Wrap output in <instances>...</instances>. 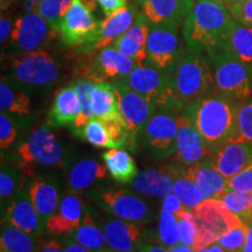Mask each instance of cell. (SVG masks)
Wrapping results in <instances>:
<instances>
[{
	"label": "cell",
	"instance_id": "1",
	"mask_svg": "<svg viewBox=\"0 0 252 252\" xmlns=\"http://www.w3.org/2000/svg\"><path fill=\"white\" fill-rule=\"evenodd\" d=\"M238 104L224 94L214 91L185 109L184 115L203 138L209 153L235 138Z\"/></svg>",
	"mask_w": 252,
	"mask_h": 252
},
{
	"label": "cell",
	"instance_id": "2",
	"mask_svg": "<svg viewBox=\"0 0 252 252\" xmlns=\"http://www.w3.org/2000/svg\"><path fill=\"white\" fill-rule=\"evenodd\" d=\"M232 15L225 4L195 0L182 25V37L189 52L207 55L220 48Z\"/></svg>",
	"mask_w": 252,
	"mask_h": 252
},
{
	"label": "cell",
	"instance_id": "3",
	"mask_svg": "<svg viewBox=\"0 0 252 252\" xmlns=\"http://www.w3.org/2000/svg\"><path fill=\"white\" fill-rule=\"evenodd\" d=\"M171 78L178 111H185L195 100L216 91L212 68L203 54L188 50L176 65Z\"/></svg>",
	"mask_w": 252,
	"mask_h": 252
},
{
	"label": "cell",
	"instance_id": "4",
	"mask_svg": "<svg viewBox=\"0 0 252 252\" xmlns=\"http://www.w3.org/2000/svg\"><path fill=\"white\" fill-rule=\"evenodd\" d=\"M217 93L237 103L252 97V68L219 48L207 54Z\"/></svg>",
	"mask_w": 252,
	"mask_h": 252
},
{
	"label": "cell",
	"instance_id": "5",
	"mask_svg": "<svg viewBox=\"0 0 252 252\" xmlns=\"http://www.w3.org/2000/svg\"><path fill=\"white\" fill-rule=\"evenodd\" d=\"M15 166L25 176H33L39 167L61 166L63 150L60 141L47 127H37L18 146Z\"/></svg>",
	"mask_w": 252,
	"mask_h": 252
},
{
	"label": "cell",
	"instance_id": "6",
	"mask_svg": "<svg viewBox=\"0 0 252 252\" xmlns=\"http://www.w3.org/2000/svg\"><path fill=\"white\" fill-rule=\"evenodd\" d=\"M191 212L197 228L196 241L193 247L196 252L216 243L222 236L244 224L243 220L219 198L203 200Z\"/></svg>",
	"mask_w": 252,
	"mask_h": 252
},
{
	"label": "cell",
	"instance_id": "7",
	"mask_svg": "<svg viewBox=\"0 0 252 252\" xmlns=\"http://www.w3.org/2000/svg\"><path fill=\"white\" fill-rule=\"evenodd\" d=\"M180 27L151 26L147 40L146 64L167 75L173 74L188 49L180 37Z\"/></svg>",
	"mask_w": 252,
	"mask_h": 252
},
{
	"label": "cell",
	"instance_id": "8",
	"mask_svg": "<svg viewBox=\"0 0 252 252\" xmlns=\"http://www.w3.org/2000/svg\"><path fill=\"white\" fill-rule=\"evenodd\" d=\"M124 81L131 89L149 99L157 109L178 111L169 75L145 63L143 65H135Z\"/></svg>",
	"mask_w": 252,
	"mask_h": 252
},
{
	"label": "cell",
	"instance_id": "9",
	"mask_svg": "<svg viewBox=\"0 0 252 252\" xmlns=\"http://www.w3.org/2000/svg\"><path fill=\"white\" fill-rule=\"evenodd\" d=\"M9 72L18 83L33 88L50 87L60 78L58 63L48 52L42 49L12 59Z\"/></svg>",
	"mask_w": 252,
	"mask_h": 252
},
{
	"label": "cell",
	"instance_id": "10",
	"mask_svg": "<svg viewBox=\"0 0 252 252\" xmlns=\"http://www.w3.org/2000/svg\"><path fill=\"white\" fill-rule=\"evenodd\" d=\"M56 31L37 12H28L14 21L8 46L15 55L36 52L46 47Z\"/></svg>",
	"mask_w": 252,
	"mask_h": 252
},
{
	"label": "cell",
	"instance_id": "11",
	"mask_svg": "<svg viewBox=\"0 0 252 252\" xmlns=\"http://www.w3.org/2000/svg\"><path fill=\"white\" fill-rule=\"evenodd\" d=\"M90 198L117 219L134 223H145L151 219L149 204L137 195L123 189H94Z\"/></svg>",
	"mask_w": 252,
	"mask_h": 252
},
{
	"label": "cell",
	"instance_id": "12",
	"mask_svg": "<svg viewBox=\"0 0 252 252\" xmlns=\"http://www.w3.org/2000/svg\"><path fill=\"white\" fill-rule=\"evenodd\" d=\"M102 21L94 17L93 9L84 0H74L63 18L59 33L68 46H83L96 36Z\"/></svg>",
	"mask_w": 252,
	"mask_h": 252
},
{
	"label": "cell",
	"instance_id": "13",
	"mask_svg": "<svg viewBox=\"0 0 252 252\" xmlns=\"http://www.w3.org/2000/svg\"><path fill=\"white\" fill-rule=\"evenodd\" d=\"M178 116L167 111L153 115L145 125L144 145L157 159H166L175 153Z\"/></svg>",
	"mask_w": 252,
	"mask_h": 252
},
{
	"label": "cell",
	"instance_id": "14",
	"mask_svg": "<svg viewBox=\"0 0 252 252\" xmlns=\"http://www.w3.org/2000/svg\"><path fill=\"white\" fill-rule=\"evenodd\" d=\"M117 94L123 118L135 138L152 117L157 108L137 91L131 89L124 80L110 82Z\"/></svg>",
	"mask_w": 252,
	"mask_h": 252
},
{
	"label": "cell",
	"instance_id": "15",
	"mask_svg": "<svg viewBox=\"0 0 252 252\" xmlns=\"http://www.w3.org/2000/svg\"><path fill=\"white\" fill-rule=\"evenodd\" d=\"M195 0H137L140 13L151 26L181 27L193 8Z\"/></svg>",
	"mask_w": 252,
	"mask_h": 252
},
{
	"label": "cell",
	"instance_id": "16",
	"mask_svg": "<svg viewBox=\"0 0 252 252\" xmlns=\"http://www.w3.org/2000/svg\"><path fill=\"white\" fill-rule=\"evenodd\" d=\"M138 9L134 5H126L115 13L104 19L96 36L91 42L81 46V52L93 53L99 52L112 45L118 37H121L132 26L137 18Z\"/></svg>",
	"mask_w": 252,
	"mask_h": 252
},
{
	"label": "cell",
	"instance_id": "17",
	"mask_svg": "<svg viewBox=\"0 0 252 252\" xmlns=\"http://www.w3.org/2000/svg\"><path fill=\"white\" fill-rule=\"evenodd\" d=\"M135 62L113 46L99 50L89 68L87 76L94 82L121 81L128 77L135 68Z\"/></svg>",
	"mask_w": 252,
	"mask_h": 252
},
{
	"label": "cell",
	"instance_id": "18",
	"mask_svg": "<svg viewBox=\"0 0 252 252\" xmlns=\"http://www.w3.org/2000/svg\"><path fill=\"white\" fill-rule=\"evenodd\" d=\"M2 220L11 223L27 234L36 237L42 234L43 226H46V223L32 203L28 189H24L23 184H20V187L15 191L13 198L9 201Z\"/></svg>",
	"mask_w": 252,
	"mask_h": 252
},
{
	"label": "cell",
	"instance_id": "19",
	"mask_svg": "<svg viewBox=\"0 0 252 252\" xmlns=\"http://www.w3.org/2000/svg\"><path fill=\"white\" fill-rule=\"evenodd\" d=\"M203 138L186 116H178V137H176V161L189 167L209 157Z\"/></svg>",
	"mask_w": 252,
	"mask_h": 252
},
{
	"label": "cell",
	"instance_id": "20",
	"mask_svg": "<svg viewBox=\"0 0 252 252\" xmlns=\"http://www.w3.org/2000/svg\"><path fill=\"white\" fill-rule=\"evenodd\" d=\"M209 157L216 168L229 180L252 161V145L232 138L212 151Z\"/></svg>",
	"mask_w": 252,
	"mask_h": 252
},
{
	"label": "cell",
	"instance_id": "21",
	"mask_svg": "<svg viewBox=\"0 0 252 252\" xmlns=\"http://www.w3.org/2000/svg\"><path fill=\"white\" fill-rule=\"evenodd\" d=\"M151 24L145 15L138 12L137 18L132 26L118 37L112 46L125 56L133 60L137 65H143L147 60V40Z\"/></svg>",
	"mask_w": 252,
	"mask_h": 252
},
{
	"label": "cell",
	"instance_id": "22",
	"mask_svg": "<svg viewBox=\"0 0 252 252\" xmlns=\"http://www.w3.org/2000/svg\"><path fill=\"white\" fill-rule=\"evenodd\" d=\"M102 228L111 252L135 251L144 245L139 223L121 219H106Z\"/></svg>",
	"mask_w": 252,
	"mask_h": 252
},
{
	"label": "cell",
	"instance_id": "23",
	"mask_svg": "<svg viewBox=\"0 0 252 252\" xmlns=\"http://www.w3.org/2000/svg\"><path fill=\"white\" fill-rule=\"evenodd\" d=\"M83 210V202L76 194L65 195L56 213L47 220L46 229L54 236L71 235L82 223Z\"/></svg>",
	"mask_w": 252,
	"mask_h": 252
},
{
	"label": "cell",
	"instance_id": "24",
	"mask_svg": "<svg viewBox=\"0 0 252 252\" xmlns=\"http://www.w3.org/2000/svg\"><path fill=\"white\" fill-rule=\"evenodd\" d=\"M187 171L200 187L204 200L220 198L229 189L228 179L216 168L210 157L187 167Z\"/></svg>",
	"mask_w": 252,
	"mask_h": 252
},
{
	"label": "cell",
	"instance_id": "25",
	"mask_svg": "<svg viewBox=\"0 0 252 252\" xmlns=\"http://www.w3.org/2000/svg\"><path fill=\"white\" fill-rule=\"evenodd\" d=\"M81 100L75 88L68 86L56 93L52 109L49 111L48 124L60 126H72L81 113Z\"/></svg>",
	"mask_w": 252,
	"mask_h": 252
},
{
	"label": "cell",
	"instance_id": "26",
	"mask_svg": "<svg viewBox=\"0 0 252 252\" xmlns=\"http://www.w3.org/2000/svg\"><path fill=\"white\" fill-rule=\"evenodd\" d=\"M220 48L252 68V26L232 18Z\"/></svg>",
	"mask_w": 252,
	"mask_h": 252
},
{
	"label": "cell",
	"instance_id": "27",
	"mask_svg": "<svg viewBox=\"0 0 252 252\" xmlns=\"http://www.w3.org/2000/svg\"><path fill=\"white\" fill-rule=\"evenodd\" d=\"M32 203L45 223L56 213L59 208V189L55 182L49 178L39 176L28 186Z\"/></svg>",
	"mask_w": 252,
	"mask_h": 252
},
{
	"label": "cell",
	"instance_id": "28",
	"mask_svg": "<svg viewBox=\"0 0 252 252\" xmlns=\"http://www.w3.org/2000/svg\"><path fill=\"white\" fill-rule=\"evenodd\" d=\"M90 103L94 117L103 121L125 122L119 108L117 94L110 82H94L90 94Z\"/></svg>",
	"mask_w": 252,
	"mask_h": 252
},
{
	"label": "cell",
	"instance_id": "29",
	"mask_svg": "<svg viewBox=\"0 0 252 252\" xmlns=\"http://www.w3.org/2000/svg\"><path fill=\"white\" fill-rule=\"evenodd\" d=\"M132 187L140 194L165 198L173 193V178L167 166L161 169H146L138 173Z\"/></svg>",
	"mask_w": 252,
	"mask_h": 252
},
{
	"label": "cell",
	"instance_id": "30",
	"mask_svg": "<svg viewBox=\"0 0 252 252\" xmlns=\"http://www.w3.org/2000/svg\"><path fill=\"white\" fill-rule=\"evenodd\" d=\"M173 178V193L181 200L187 210H193L204 200L202 191L187 171V167L179 165L167 166Z\"/></svg>",
	"mask_w": 252,
	"mask_h": 252
},
{
	"label": "cell",
	"instance_id": "31",
	"mask_svg": "<svg viewBox=\"0 0 252 252\" xmlns=\"http://www.w3.org/2000/svg\"><path fill=\"white\" fill-rule=\"evenodd\" d=\"M106 173V166L94 159H83L71 167L68 175V186L72 193H81L97 180L105 179Z\"/></svg>",
	"mask_w": 252,
	"mask_h": 252
},
{
	"label": "cell",
	"instance_id": "32",
	"mask_svg": "<svg viewBox=\"0 0 252 252\" xmlns=\"http://www.w3.org/2000/svg\"><path fill=\"white\" fill-rule=\"evenodd\" d=\"M70 236L89 252H111L105 232L103 228L100 229L97 225L88 208L84 210V216L80 226Z\"/></svg>",
	"mask_w": 252,
	"mask_h": 252
},
{
	"label": "cell",
	"instance_id": "33",
	"mask_svg": "<svg viewBox=\"0 0 252 252\" xmlns=\"http://www.w3.org/2000/svg\"><path fill=\"white\" fill-rule=\"evenodd\" d=\"M41 243L36 236L27 234L5 220L1 222L0 252H39Z\"/></svg>",
	"mask_w": 252,
	"mask_h": 252
},
{
	"label": "cell",
	"instance_id": "34",
	"mask_svg": "<svg viewBox=\"0 0 252 252\" xmlns=\"http://www.w3.org/2000/svg\"><path fill=\"white\" fill-rule=\"evenodd\" d=\"M103 161L110 175L121 184H130L138 174L133 158L125 150L111 149L103 153Z\"/></svg>",
	"mask_w": 252,
	"mask_h": 252
},
{
	"label": "cell",
	"instance_id": "35",
	"mask_svg": "<svg viewBox=\"0 0 252 252\" xmlns=\"http://www.w3.org/2000/svg\"><path fill=\"white\" fill-rule=\"evenodd\" d=\"M0 109L1 112L27 116L32 111L30 96L25 91L12 88L4 80L0 83Z\"/></svg>",
	"mask_w": 252,
	"mask_h": 252
},
{
	"label": "cell",
	"instance_id": "36",
	"mask_svg": "<svg viewBox=\"0 0 252 252\" xmlns=\"http://www.w3.org/2000/svg\"><path fill=\"white\" fill-rule=\"evenodd\" d=\"M219 200L247 223L252 216V191L235 190L229 188Z\"/></svg>",
	"mask_w": 252,
	"mask_h": 252
},
{
	"label": "cell",
	"instance_id": "37",
	"mask_svg": "<svg viewBox=\"0 0 252 252\" xmlns=\"http://www.w3.org/2000/svg\"><path fill=\"white\" fill-rule=\"evenodd\" d=\"M158 241L166 249H172L180 243V224L174 214L161 209L158 225Z\"/></svg>",
	"mask_w": 252,
	"mask_h": 252
},
{
	"label": "cell",
	"instance_id": "38",
	"mask_svg": "<svg viewBox=\"0 0 252 252\" xmlns=\"http://www.w3.org/2000/svg\"><path fill=\"white\" fill-rule=\"evenodd\" d=\"M71 86L75 88V90L77 91L78 97L81 100V113L78 116L75 124L72 125L75 133L78 134L82 131V128L87 125V123L90 121L91 118H94L93 109H91V103H90V94L91 90L94 86V82H91L89 80H84V78H80V80L72 82Z\"/></svg>",
	"mask_w": 252,
	"mask_h": 252
},
{
	"label": "cell",
	"instance_id": "39",
	"mask_svg": "<svg viewBox=\"0 0 252 252\" xmlns=\"http://www.w3.org/2000/svg\"><path fill=\"white\" fill-rule=\"evenodd\" d=\"M78 135L96 147H109V149H113V144L111 137H110L108 126H106L105 122L103 119L96 117L91 118L87 123V125L82 128V131L78 133Z\"/></svg>",
	"mask_w": 252,
	"mask_h": 252
},
{
	"label": "cell",
	"instance_id": "40",
	"mask_svg": "<svg viewBox=\"0 0 252 252\" xmlns=\"http://www.w3.org/2000/svg\"><path fill=\"white\" fill-rule=\"evenodd\" d=\"M72 2L74 0H40L35 11L42 15L56 32H59L63 18Z\"/></svg>",
	"mask_w": 252,
	"mask_h": 252
},
{
	"label": "cell",
	"instance_id": "41",
	"mask_svg": "<svg viewBox=\"0 0 252 252\" xmlns=\"http://www.w3.org/2000/svg\"><path fill=\"white\" fill-rule=\"evenodd\" d=\"M234 139L252 145V97L238 104Z\"/></svg>",
	"mask_w": 252,
	"mask_h": 252
},
{
	"label": "cell",
	"instance_id": "42",
	"mask_svg": "<svg viewBox=\"0 0 252 252\" xmlns=\"http://www.w3.org/2000/svg\"><path fill=\"white\" fill-rule=\"evenodd\" d=\"M180 224V243L186 247L193 248L197 236V228L195 217L191 210H182L175 215Z\"/></svg>",
	"mask_w": 252,
	"mask_h": 252
},
{
	"label": "cell",
	"instance_id": "43",
	"mask_svg": "<svg viewBox=\"0 0 252 252\" xmlns=\"http://www.w3.org/2000/svg\"><path fill=\"white\" fill-rule=\"evenodd\" d=\"M247 232L248 225L244 223L243 225L238 226V228L231 230L228 234L222 236L217 241V243L224 249L225 252H241L245 238H247Z\"/></svg>",
	"mask_w": 252,
	"mask_h": 252
},
{
	"label": "cell",
	"instance_id": "44",
	"mask_svg": "<svg viewBox=\"0 0 252 252\" xmlns=\"http://www.w3.org/2000/svg\"><path fill=\"white\" fill-rule=\"evenodd\" d=\"M17 138V128L14 122L6 112L0 115V147L4 151L14 143Z\"/></svg>",
	"mask_w": 252,
	"mask_h": 252
},
{
	"label": "cell",
	"instance_id": "45",
	"mask_svg": "<svg viewBox=\"0 0 252 252\" xmlns=\"http://www.w3.org/2000/svg\"><path fill=\"white\" fill-rule=\"evenodd\" d=\"M15 173L13 169H9L8 167H1L0 172V197H1V203L4 204L7 201H11L13 194H15Z\"/></svg>",
	"mask_w": 252,
	"mask_h": 252
},
{
	"label": "cell",
	"instance_id": "46",
	"mask_svg": "<svg viewBox=\"0 0 252 252\" xmlns=\"http://www.w3.org/2000/svg\"><path fill=\"white\" fill-rule=\"evenodd\" d=\"M228 186L229 188L235 189V190L252 191V161L243 171L229 179Z\"/></svg>",
	"mask_w": 252,
	"mask_h": 252
},
{
	"label": "cell",
	"instance_id": "47",
	"mask_svg": "<svg viewBox=\"0 0 252 252\" xmlns=\"http://www.w3.org/2000/svg\"><path fill=\"white\" fill-rule=\"evenodd\" d=\"M229 9L235 20L252 26V0H243L238 4L230 6Z\"/></svg>",
	"mask_w": 252,
	"mask_h": 252
},
{
	"label": "cell",
	"instance_id": "48",
	"mask_svg": "<svg viewBox=\"0 0 252 252\" xmlns=\"http://www.w3.org/2000/svg\"><path fill=\"white\" fill-rule=\"evenodd\" d=\"M13 25L14 21L11 18L1 15V20H0V43H1L2 49L8 46L12 31H13Z\"/></svg>",
	"mask_w": 252,
	"mask_h": 252
},
{
	"label": "cell",
	"instance_id": "49",
	"mask_svg": "<svg viewBox=\"0 0 252 252\" xmlns=\"http://www.w3.org/2000/svg\"><path fill=\"white\" fill-rule=\"evenodd\" d=\"M162 209L166 210V212H169L172 214H179L182 210H185L186 208L184 206V203L181 202V200L174 193L167 195V196L163 198L162 202Z\"/></svg>",
	"mask_w": 252,
	"mask_h": 252
},
{
	"label": "cell",
	"instance_id": "50",
	"mask_svg": "<svg viewBox=\"0 0 252 252\" xmlns=\"http://www.w3.org/2000/svg\"><path fill=\"white\" fill-rule=\"evenodd\" d=\"M96 1L98 2L103 13L108 17V15L115 13L118 9L126 6L127 0H96Z\"/></svg>",
	"mask_w": 252,
	"mask_h": 252
},
{
	"label": "cell",
	"instance_id": "51",
	"mask_svg": "<svg viewBox=\"0 0 252 252\" xmlns=\"http://www.w3.org/2000/svg\"><path fill=\"white\" fill-rule=\"evenodd\" d=\"M63 250L64 252H89L83 245L75 241L70 235H67L63 238Z\"/></svg>",
	"mask_w": 252,
	"mask_h": 252
},
{
	"label": "cell",
	"instance_id": "52",
	"mask_svg": "<svg viewBox=\"0 0 252 252\" xmlns=\"http://www.w3.org/2000/svg\"><path fill=\"white\" fill-rule=\"evenodd\" d=\"M39 252H64L63 245L56 239H49V241L41 243Z\"/></svg>",
	"mask_w": 252,
	"mask_h": 252
},
{
	"label": "cell",
	"instance_id": "53",
	"mask_svg": "<svg viewBox=\"0 0 252 252\" xmlns=\"http://www.w3.org/2000/svg\"><path fill=\"white\" fill-rule=\"evenodd\" d=\"M245 224L248 225V232H247V238H245L244 245L242 248L241 252H252V220L247 222Z\"/></svg>",
	"mask_w": 252,
	"mask_h": 252
},
{
	"label": "cell",
	"instance_id": "54",
	"mask_svg": "<svg viewBox=\"0 0 252 252\" xmlns=\"http://www.w3.org/2000/svg\"><path fill=\"white\" fill-rule=\"evenodd\" d=\"M140 252H168V249H166L162 245H146L144 244L140 248Z\"/></svg>",
	"mask_w": 252,
	"mask_h": 252
},
{
	"label": "cell",
	"instance_id": "55",
	"mask_svg": "<svg viewBox=\"0 0 252 252\" xmlns=\"http://www.w3.org/2000/svg\"><path fill=\"white\" fill-rule=\"evenodd\" d=\"M168 252H196L193 248L186 247V245H176V247L168 249Z\"/></svg>",
	"mask_w": 252,
	"mask_h": 252
},
{
	"label": "cell",
	"instance_id": "56",
	"mask_svg": "<svg viewBox=\"0 0 252 252\" xmlns=\"http://www.w3.org/2000/svg\"><path fill=\"white\" fill-rule=\"evenodd\" d=\"M14 0H0V8H1V12H5L9 6L13 4Z\"/></svg>",
	"mask_w": 252,
	"mask_h": 252
},
{
	"label": "cell",
	"instance_id": "57",
	"mask_svg": "<svg viewBox=\"0 0 252 252\" xmlns=\"http://www.w3.org/2000/svg\"><path fill=\"white\" fill-rule=\"evenodd\" d=\"M209 248H210V250H212V252H225L224 249L220 247V245L217 243V242H216V243L212 244V245H209Z\"/></svg>",
	"mask_w": 252,
	"mask_h": 252
},
{
	"label": "cell",
	"instance_id": "58",
	"mask_svg": "<svg viewBox=\"0 0 252 252\" xmlns=\"http://www.w3.org/2000/svg\"><path fill=\"white\" fill-rule=\"evenodd\" d=\"M24 1H25V4L28 6V7L32 8L34 6V9H36L37 4L40 2V0H24Z\"/></svg>",
	"mask_w": 252,
	"mask_h": 252
},
{
	"label": "cell",
	"instance_id": "59",
	"mask_svg": "<svg viewBox=\"0 0 252 252\" xmlns=\"http://www.w3.org/2000/svg\"><path fill=\"white\" fill-rule=\"evenodd\" d=\"M241 1H243V0H225V5L228 6V7H230V6L238 4V2H241Z\"/></svg>",
	"mask_w": 252,
	"mask_h": 252
},
{
	"label": "cell",
	"instance_id": "60",
	"mask_svg": "<svg viewBox=\"0 0 252 252\" xmlns=\"http://www.w3.org/2000/svg\"><path fill=\"white\" fill-rule=\"evenodd\" d=\"M197 252H212V250H210L209 247H206V248L201 249V250H198Z\"/></svg>",
	"mask_w": 252,
	"mask_h": 252
},
{
	"label": "cell",
	"instance_id": "61",
	"mask_svg": "<svg viewBox=\"0 0 252 252\" xmlns=\"http://www.w3.org/2000/svg\"><path fill=\"white\" fill-rule=\"evenodd\" d=\"M210 1H215V2H220V4H225V0H210Z\"/></svg>",
	"mask_w": 252,
	"mask_h": 252
},
{
	"label": "cell",
	"instance_id": "62",
	"mask_svg": "<svg viewBox=\"0 0 252 252\" xmlns=\"http://www.w3.org/2000/svg\"><path fill=\"white\" fill-rule=\"evenodd\" d=\"M130 252H140V249H139V250H138V251H130Z\"/></svg>",
	"mask_w": 252,
	"mask_h": 252
},
{
	"label": "cell",
	"instance_id": "63",
	"mask_svg": "<svg viewBox=\"0 0 252 252\" xmlns=\"http://www.w3.org/2000/svg\"><path fill=\"white\" fill-rule=\"evenodd\" d=\"M250 220H252V216H251V219H250ZM250 220H249V222H250Z\"/></svg>",
	"mask_w": 252,
	"mask_h": 252
}]
</instances>
